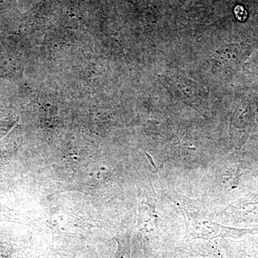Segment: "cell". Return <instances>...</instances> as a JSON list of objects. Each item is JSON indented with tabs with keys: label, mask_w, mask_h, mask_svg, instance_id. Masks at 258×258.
<instances>
[{
	"label": "cell",
	"mask_w": 258,
	"mask_h": 258,
	"mask_svg": "<svg viewBox=\"0 0 258 258\" xmlns=\"http://www.w3.org/2000/svg\"><path fill=\"white\" fill-rule=\"evenodd\" d=\"M230 258H258V239L237 242L231 247Z\"/></svg>",
	"instance_id": "1"
}]
</instances>
